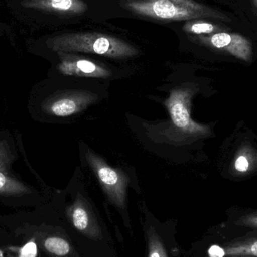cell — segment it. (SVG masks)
Wrapping results in <instances>:
<instances>
[{
    "label": "cell",
    "instance_id": "obj_1",
    "mask_svg": "<svg viewBox=\"0 0 257 257\" xmlns=\"http://www.w3.org/2000/svg\"><path fill=\"white\" fill-rule=\"evenodd\" d=\"M120 5L136 16L163 22L196 19L232 21L223 12L195 0H121Z\"/></svg>",
    "mask_w": 257,
    "mask_h": 257
},
{
    "label": "cell",
    "instance_id": "obj_2",
    "mask_svg": "<svg viewBox=\"0 0 257 257\" xmlns=\"http://www.w3.org/2000/svg\"><path fill=\"white\" fill-rule=\"evenodd\" d=\"M47 45L57 53H87L113 59H126L139 54V50L126 41L96 32L63 33L50 38Z\"/></svg>",
    "mask_w": 257,
    "mask_h": 257
},
{
    "label": "cell",
    "instance_id": "obj_3",
    "mask_svg": "<svg viewBox=\"0 0 257 257\" xmlns=\"http://www.w3.org/2000/svg\"><path fill=\"white\" fill-rule=\"evenodd\" d=\"M193 42L229 53L241 60L251 58L253 48L250 41L242 35L228 32L206 36H189Z\"/></svg>",
    "mask_w": 257,
    "mask_h": 257
},
{
    "label": "cell",
    "instance_id": "obj_4",
    "mask_svg": "<svg viewBox=\"0 0 257 257\" xmlns=\"http://www.w3.org/2000/svg\"><path fill=\"white\" fill-rule=\"evenodd\" d=\"M14 160L9 146L0 140V195L6 196H21L31 193L27 186L12 175L11 165Z\"/></svg>",
    "mask_w": 257,
    "mask_h": 257
},
{
    "label": "cell",
    "instance_id": "obj_5",
    "mask_svg": "<svg viewBox=\"0 0 257 257\" xmlns=\"http://www.w3.org/2000/svg\"><path fill=\"white\" fill-rule=\"evenodd\" d=\"M22 6L60 16L74 17L84 15L88 5L83 0H24Z\"/></svg>",
    "mask_w": 257,
    "mask_h": 257
},
{
    "label": "cell",
    "instance_id": "obj_6",
    "mask_svg": "<svg viewBox=\"0 0 257 257\" xmlns=\"http://www.w3.org/2000/svg\"><path fill=\"white\" fill-rule=\"evenodd\" d=\"M58 54L61 57L59 69L65 75L97 78H105L110 75L107 69L94 62L72 55L70 53L58 52Z\"/></svg>",
    "mask_w": 257,
    "mask_h": 257
},
{
    "label": "cell",
    "instance_id": "obj_7",
    "mask_svg": "<svg viewBox=\"0 0 257 257\" xmlns=\"http://www.w3.org/2000/svg\"><path fill=\"white\" fill-rule=\"evenodd\" d=\"M208 253L210 257H257V234L212 246Z\"/></svg>",
    "mask_w": 257,
    "mask_h": 257
},
{
    "label": "cell",
    "instance_id": "obj_8",
    "mask_svg": "<svg viewBox=\"0 0 257 257\" xmlns=\"http://www.w3.org/2000/svg\"><path fill=\"white\" fill-rule=\"evenodd\" d=\"M187 100V96L184 92L177 90L172 93L168 102V107L172 121L177 127L184 131L190 133L200 131V126L190 118Z\"/></svg>",
    "mask_w": 257,
    "mask_h": 257
},
{
    "label": "cell",
    "instance_id": "obj_9",
    "mask_svg": "<svg viewBox=\"0 0 257 257\" xmlns=\"http://www.w3.org/2000/svg\"><path fill=\"white\" fill-rule=\"evenodd\" d=\"M95 164L101 182L105 185V188L111 195V197L115 201L116 203L120 206H123L124 188L118 174L114 169L108 167L106 165L100 164L98 161Z\"/></svg>",
    "mask_w": 257,
    "mask_h": 257
},
{
    "label": "cell",
    "instance_id": "obj_10",
    "mask_svg": "<svg viewBox=\"0 0 257 257\" xmlns=\"http://www.w3.org/2000/svg\"><path fill=\"white\" fill-rule=\"evenodd\" d=\"M71 220L75 229L89 238L98 239L101 236L99 226L82 204L76 203L72 207Z\"/></svg>",
    "mask_w": 257,
    "mask_h": 257
},
{
    "label": "cell",
    "instance_id": "obj_11",
    "mask_svg": "<svg viewBox=\"0 0 257 257\" xmlns=\"http://www.w3.org/2000/svg\"><path fill=\"white\" fill-rule=\"evenodd\" d=\"M182 30L189 36H206L226 32L227 28L215 23L202 19H196L185 21Z\"/></svg>",
    "mask_w": 257,
    "mask_h": 257
},
{
    "label": "cell",
    "instance_id": "obj_12",
    "mask_svg": "<svg viewBox=\"0 0 257 257\" xmlns=\"http://www.w3.org/2000/svg\"><path fill=\"white\" fill-rule=\"evenodd\" d=\"M47 109L57 117H67L78 111L79 101L75 97H63L50 102L46 105Z\"/></svg>",
    "mask_w": 257,
    "mask_h": 257
},
{
    "label": "cell",
    "instance_id": "obj_13",
    "mask_svg": "<svg viewBox=\"0 0 257 257\" xmlns=\"http://www.w3.org/2000/svg\"><path fill=\"white\" fill-rule=\"evenodd\" d=\"M47 251L57 256L69 254L71 247L67 241L60 237H49L44 242Z\"/></svg>",
    "mask_w": 257,
    "mask_h": 257
},
{
    "label": "cell",
    "instance_id": "obj_14",
    "mask_svg": "<svg viewBox=\"0 0 257 257\" xmlns=\"http://www.w3.org/2000/svg\"><path fill=\"white\" fill-rule=\"evenodd\" d=\"M148 257H169L161 238L153 228L148 231Z\"/></svg>",
    "mask_w": 257,
    "mask_h": 257
},
{
    "label": "cell",
    "instance_id": "obj_15",
    "mask_svg": "<svg viewBox=\"0 0 257 257\" xmlns=\"http://www.w3.org/2000/svg\"><path fill=\"white\" fill-rule=\"evenodd\" d=\"M235 224L236 226L250 228L257 230V212L250 213L239 217L238 220H235Z\"/></svg>",
    "mask_w": 257,
    "mask_h": 257
},
{
    "label": "cell",
    "instance_id": "obj_16",
    "mask_svg": "<svg viewBox=\"0 0 257 257\" xmlns=\"http://www.w3.org/2000/svg\"><path fill=\"white\" fill-rule=\"evenodd\" d=\"M235 167L238 172H244L248 169L249 163L247 158L244 156H241L237 159L235 163Z\"/></svg>",
    "mask_w": 257,
    "mask_h": 257
},
{
    "label": "cell",
    "instance_id": "obj_17",
    "mask_svg": "<svg viewBox=\"0 0 257 257\" xmlns=\"http://www.w3.org/2000/svg\"><path fill=\"white\" fill-rule=\"evenodd\" d=\"M252 3L254 5L255 8H256L257 10V0H252Z\"/></svg>",
    "mask_w": 257,
    "mask_h": 257
},
{
    "label": "cell",
    "instance_id": "obj_18",
    "mask_svg": "<svg viewBox=\"0 0 257 257\" xmlns=\"http://www.w3.org/2000/svg\"><path fill=\"white\" fill-rule=\"evenodd\" d=\"M0 257H4V255H3V252L0 250Z\"/></svg>",
    "mask_w": 257,
    "mask_h": 257
}]
</instances>
